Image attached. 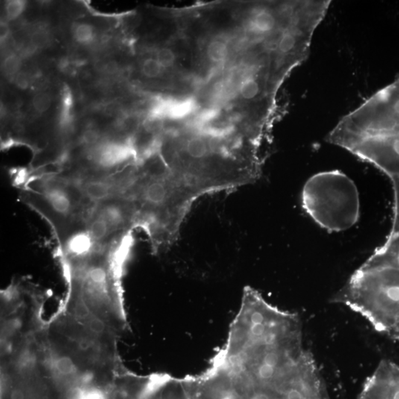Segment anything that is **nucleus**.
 Segmentation results:
<instances>
[{"label": "nucleus", "instance_id": "a211bd4d", "mask_svg": "<svg viewBox=\"0 0 399 399\" xmlns=\"http://www.w3.org/2000/svg\"><path fill=\"white\" fill-rule=\"evenodd\" d=\"M10 33V29H9L8 25L5 23H1V27H0V38L1 41L5 40Z\"/></svg>", "mask_w": 399, "mask_h": 399}, {"label": "nucleus", "instance_id": "7ed1b4c3", "mask_svg": "<svg viewBox=\"0 0 399 399\" xmlns=\"http://www.w3.org/2000/svg\"><path fill=\"white\" fill-rule=\"evenodd\" d=\"M22 201L41 215L52 228L59 247L86 227L92 208L78 183L57 174L18 177Z\"/></svg>", "mask_w": 399, "mask_h": 399}, {"label": "nucleus", "instance_id": "6e6552de", "mask_svg": "<svg viewBox=\"0 0 399 399\" xmlns=\"http://www.w3.org/2000/svg\"><path fill=\"white\" fill-rule=\"evenodd\" d=\"M228 45L221 39L211 41L206 48V55L213 63H222L228 57Z\"/></svg>", "mask_w": 399, "mask_h": 399}, {"label": "nucleus", "instance_id": "f3484780", "mask_svg": "<svg viewBox=\"0 0 399 399\" xmlns=\"http://www.w3.org/2000/svg\"><path fill=\"white\" fill-rule=\"evenodd\" d=\"M15 84L21 89L28 87L30 83L28 74L25 72H19L14 77Z\"/></svg>", "mask_w": 399, "mask_h": 399}, {"label": "nucleus", "instance_id": "9b49d317", "mask_svg": "<svg viewBox=\"0 0 399 399\" xmlns=\"http://www.w3.org/2000/svg\"><path fill=\"white\" fill-rule=\"evenodd\" d=\"M156 59L162 68H170L175 62V54L169 48H163L158 51Z\"/></svg>", "mask_w": 399, "mask_h": 399}, {"label": "nucleus", "instance_id": "f257e3e1", "mask_svg": "<svg viewBox=\"0 0 399 399\" xmlns=\"http://www.w3.org/2000/svg\"><path fill=\"white\" fill-rule=\"evenodd\" d=\"M133 235L78 263L63 266L68 285L62 312L83 324L101 323L119 334L127 326L123 300V268Z\"/></svg>", "mask_w": 399, "mask_h": 399}, {"label": "nucleus", "instance_id": "f03ea898", "mask_svg": "<svg viewBox=\"0 0 399 399\" xmlns=\"http://www.w3.org/2000/svg\"><path fill=\"white\" fill-rule=\"evenodd\" d=\"M326 141L399 177V78L344 115Z\"/></svg>", "mask_w": 399, "mask_h": 399}, {"label": "nucleus", "instance_id": "0eeeda50", "mask_svg": "<svg viewBox=\"0 0 399 399\" xmlns=\"http://www.w3.org/2000/svg\"><path fill=\"white\" fill-rule=\"evenodd\" d=\"M196 109V103L192 98L175 100L164 102V117L173 121H179L192 114Z\"/></svg>", "mask_w": 399, "mask_h": 399}, {"label": "nucleus", "instance_id": "20e7f679", "mask_svg": "<svg viewBox=\"0 0 399 399\" xmlns=\"http://www.w3.org/2000/svg\"><path fill=\"white\" fill-rule=\"evenodd\" d=\"M306 212L321 228L342 232L352 228L360 216V198L354 182L338 170L312 176L302 194Z\"/></svg>", "mask_w": 399, "mask_h": 399}, {"label": "nucleus", "instance_id": "39448f33", "mask_svg": "<svg viewBox=\"0 0 399 399\" xmlns=\"http://www.w3.org/2000/svg\"><path fill=\"white\" fill-rule=\"evenodd\" d=\"M136 217L134 206L127 198L107 200L92 208L86 230L95 245L104 249L133 235Z\"/></svg>", "mask_w": 399, "mask_h": 399}, {"label": "nucleus", "instance_id": "ddd939ff", "mask_svg": "<svg viewBox=\"0 0 399 399\" xmlns=\"http://www.w3.org/2000/svg\"><path fill=\"white\" fill-rule=\"evenodd\" d=\"M51 97L46 93L37 94L33 99V107L39 113L47 111L51 107Z\"/></svg>", "mask_w": 399, "mask_h": 399}, {"label": "nucleus", "instance_id": "4468645a", "mask_svg": "<svg viewBox=\"0 0 399 399\" xmlns=\"http://www.w3.org/2000/svg\"><path fill=\"white\" fill-rule=\"evenodd\" d=\"M19 68V60L16 56H10L4 60L3 69L4 73L9 77L16 76Z\"/></svg>", "mask_w": 399, "mask_h": 399}, {"label": "nucleus", "instance_id": "dca6fc26", "mask_svg": "<svg viewBox=\"0 0 399 399\" xmlns=\"http://www.w3.org/2000/svg\"><path fill=\"white\" fill-rule=\"evenodd\" d=\"M30 40H31V43L36 48H42L48 42V36L45 32H36L32 35Z\"/></svg>", "mask_w": 399, "mask_h": 399}, {"label": "nucleus", "instance_id": "423d86ee", "mask_svg": "<svg viewBox=\"0 0 399 399\" xmlns=\"http://www.w3.org/2000/svg\"><path fill=\"white\" fill-rule=\"evenodd\" d=\"M359 399H399V365L388 359L379 362L364 383Z\"/></svg>", "mask_w": 399, "mask_h": 399}, {"label": "nucleus", "instance_id": "6ab92c4d", "mask_svg": "<svg viewBox=\"0 0 399 399\" xmlns=\"http://www.w3.org/2000/svg\"><path fill=\"white\" fill-rule=\"evenodd\" d=\"M10 399H25V393L19 388L13 390L10 394Z\"/></svg>", "mask_w": 399, "mask_h": 399}, {"label": "nucleus", "instance_id": "f8f14e48", "mask_svg": "<svg viewBox=\"0 0 399 399\" xmlns=\"http://www.w3.org/2000/svg\"><path fill=\"white\" fill-rule=\"evenodd\" d=\"M75 39L81 43H87L92 40L93 37V31L92 27L87 24H81L76 28L74 33Z\"/></svg>", "mask_w": 399, "mask_h": 399}, {"label": "nucleus", "instance_id": "2eb2a0df", "mask_svg": "<svg viewBox=\"0 0 399 399\" xmlns=\"http://www.w3.org/2000/svg\"><path fill=\"white\" fill-rule=\"evenodd\" d=\"M24 3L21 1H10L6 6V13L9 19H16L22 13Z\"/></svg>", "mask_w": 399, "mask_h": 399}, {"label": "nucleus", "instance_id": "9d476101", "mask_svg": "<svg viewBox=\"0 0 399 399\" xmlns=\"http://www.w3.org/2000/svg\"><path fill=\"white\" fill-rule=\"evenodd\" d=\"M142 70L145 77L148 78H156L161 74L163 68L158 62L157 59L150 58L146 59L143 62Z\"/></svg>", "mask_w": 399, "mask_h": 399}, {"label": "nucleus", "instance_id": "1a4fd4ad", "mask_svg": "<svg viewBox=\"0 0 399 399\" xmlns=\"http://www.w3.org/2000/svg\"><path fill=\"white\" fill-rule=\"evenodd\" d=\"M262 90V85L259 79L250 77L242 81L239 88V93L243 99L250 101L258 98Z\"/></svg>", "mask_w": 399, "mask_h": 399}]
</instances>
